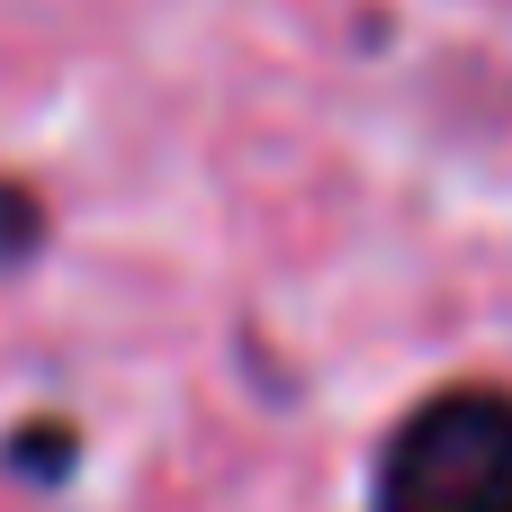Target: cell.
<instances>
[{"instance_id":"obj_1","label":"cell","mask_w":512,"mask_h":512,"mask_svg":"<svg viewBox=\"0 0 512 512\" xmlns=\"http://www.w3.org/2000/svg\"><path fill=\"white\" fill-rule=\"evenodd\" d=\"M369 512H512V387H432L378 441Z\"/></svg>"},{"instance_id":"obj_2","label":"cell","mask_w":512,"mask_h":512,"mask_svg":"<svg viewBox=\"0 0 512 512\" xmlns=\"http://www.w3.org/2000/svg\"><path fill=\"white\" fill-rule=\"evenodd\" d=\"M36 234H45V216H36V198L0 180V261H18V252H27Z\"/></svg>"}]
</instances>
